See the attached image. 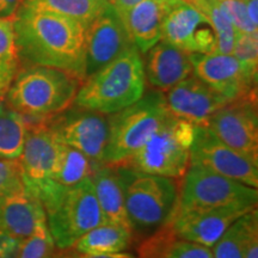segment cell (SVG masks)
<instances>
[{
    "mask_svg": "<svg viewBox=\"0 0 258 258\" xmlns=\"http://www.w3.org/2000/svg\"><path fill=\"white\" fill-rule=\"evenodd\" d=\"M16 46L27 64L55 67L85 79L86 27L76 19L22 4L14 17Z\"/></svg>",
    "mask_w": 258,
    "mask_h": 258,
    "instance_id": "cell-1",
    "label": "cell"
},
{
    "mask_svg": "<svg viewBox=\"0 0 258 258\" xmlns=\"http://www.w3.org/2000/svg\"><path fill=\"white\" fill-rule=\"evenodd\" d=\"M145 90L144 60L132 46L80 83L73 105L111 115L139 101Z\"/></svg>",
    "mask_w": 258,
    "mask_h": 258,
    "instance_id": "cell-2",
    "label": "cell"
},
{
    "mask_svg": "<svg viewBox=\"0 0 258 258\" xmlns=\"http://www.w3.org/2000/svg\"><path fill=\"white\" fill-rule=\"evenodd\" d=\"M80 83L67 71L28 64L19 70L4 99L29 122L43 121L73 105Z\"/></svg>",
    "mask_w": 258,
    "mask_h": 258,
    "instance_id": "cell-3",
    "label": "cell"
},
{
    "mask_svg": "<svg viewBox=\"0 0 258 258\" xmlns=\"http://www.w3.org/2000/svg\"><path fill=\"white\" fill-rule=\"evenodd\" d=\"M124 192V206L134 235L157 231L173 218L178 207L176 179L116 165Z\"/></svg>",
    "mask_w": 258,
    "mask_h": 258,
    "instance_id": "cell-4",
    "label": "cell"
},
{
    "mask_svg": "<svg viewBox=\"0 0 258 258\" xmlns=\"http://www.w3.org/2000/svg\"><path fill=\"white\" fill-rule=\"evenodd\" d=\"M196 125L170 115L137 152L118 165L140 172L182 179L190 165Z\"/></svg>",
    "mask_w": 258,
    "mask_h": 258,
    "instance_id": "cell-5",
    "label": "cell"
},
{
    "mask_svg": "<svg viewBox=\"0 0 258 258\" xmlns=\"http://www.w3.org/2000/svg\"><path fill=\"white\" fill-rule=\"evenodd\" d=\"M170 116L164 92L152 91L127 108L108 115L109 139L106 164L123 163L146 144Z\"/></svg>",
    "mask_w": 258,
    "mask_h": 258,
    "instance_id": "cell-6",
    "label": "cell"
},
{
    "mask_svg": "<svg viewBox=\"0 0 258 258\" xmlns=\"http://www.w3.org/2000/svg\"><path fill=\"white\" fill-rule=\"evenodd\" d=\"M44 211L48 228L60 250L72 247L86 232L105 222L90 178L64 190Z\"/></svg>",
    "mask_w": 258,
    "mask_h": 258,
    "instance_id": "cell-7",
    "label": "cell"
},
{
    "mask_svg": "<svg viewBox=\"0 0 258 258\" xmlns=\"http://www.w3.org/2000/svg\"><path fill=\"white\" fill-rule=\"evenodd\" d=\"M177 211L219 207H257L258 191L238 180L190 164L183 177Z\"/></svg>",
    "mask_w": 258,
    "mask_h": 258,
    "instance_id": "cell-8",
    "label": "cell"
},
{
    "mask_svg": "<svg viewBox=\"0 0 258 258\" xmlns=\"http://www.w3.org/2000/svg\"><path fill=\"white\" fill-rule=\"evenodd\" d=\"M44 122L59 143L80 151L97 164H106L108 115L72 105Z\"/></svg>",
    "mask_w": 258,
    "mask_h": 258,
    "instance_id": "cell-9",
    "label": "cell"
},
{
    "mask_svg": "<svg viewBox=\"0 0 258 258\" xmlns=\"http://www.w3.org/2000/svg\"><path fill=\"white\" fill-rule=\"evenodd\" d=\"M61 143L46 122H29L23 152L18 159L24 189L41 203L50 189V179Z\"/></svg>",
    "mask_w": 258,
    "mask_h": 258,
    "instance_id": "cell-10",
    "label": "cell"
},
{
    "mask_svg": "<svg viewBox=\"0 0 258 258\" xmlns=\"http://www.w3.org/2000/svg\"><path fill=\"white\" fill-rule=\"evenodd\" d=\"M206 127L227 146L258 160L257 91L226 103Z\"/></svg>",
    "mask_w": 258,
    "mask_h": 258,
    "instance_id": "cell-11",
    "label": "cell"
},
{
    "mask_svg": "<svg viewBox=\"0 0 258 258\" xmlns=\"http://www.w3.org/2000/svg\"><path fill=\"white\" fill-rule=\"evenodd\" d=\"M190 164L206 167L252 188L258 186V160L227 146L207 127L196 125Z\"/></svg>",
    "mask_w": 258,
    "mask_h": 258,
    "instance_id": "cell-12",
    "label": "cell"
},
{
    "mask_svg": "<svg viewBox=\"0 0 258 258\" xmlns=\"http://www.w3.org/2000/svg\"><path fill=\"white\" fill-rule=\"evenodd\" d=\"M161 40L189 54H209L215 51L217 32L201 12L178 0L164 19Z\"/></svg>",
    "mask_w": 258,
    "mask_h": 258,
    "instance_id": "cell-13",
    "label": "cell"
},
{
    "mask_svg": "<svg viewBox=\"0 0 258 258\" xmlns=\"http://www.w3.org/2000/svg\"><path fill=\"white\" fill-rule=\"evenodd\" d=\"M192 74L209 86L213 91L234 101L257 91L256 84L241 69L232 54H190Z\"/></svg>",
    "mask_w": 258,
    "mask_h": 258,
    "instance_id": "cell-14",
    "label": "cell"
},
{
    "mask_svg": "<svg viewBox=\"0 0 258 258\" xmlns=\"http://www.w3.org/2000/svg\"><path fill=\"white\" fill-rule=\"evenodd\" d=\"M132 46L134 44L120 16L111 6H108L86 28L85 78Z\"/></svg>",
    "mask_w": 258,
    "mask_h": 258,
    "instance_id": "cell-15",
    "label": "cell"
},
{
    "mask_svg": "<svg viewBox=\"0 0 258 258\" xmlns=\"http://www.w3.org/2000/svg\"><path fill=\"white\" fill-rule=\"evenodd\" d=\"M164 98L170 115L198 127H206L211 116L230 102L194 74L164 92Z\"/></svg>",
    "mask_w": 258,
    "mask_h": 258,
    "instance_id": "cell-16",
    "label": "cell"
},
{
    "mask_svg": "<svg viewBox=\"0 0 258 258\" xmlns=\"http://www.w3.org/2000/svg\"><path fill=\"white\" fill-rule=\"evenodd\" d=\"M254 208L230 206L211 209L176 211L171 222L180 239L211 247L234 221Z\"/></svg>",
    "mask_w": 258,
    "mask_h": 258,
    "instance_id": "cell-17",
    "label": "cell"
},
{
    "mask_svg": "<svg viewBox=\"0 0 258 258\" xmlns=\"http://www.w3.org/2000/svg\"><path fill=\"white\" fill-rule=\"evenodd\" d=\"M145 54L146 82L161 92L167 91L192 74L190 54L165 41L157 42Z\"/></svg>",
    "mask_w": 258,
    "mask_h": 258,
    "instance_id": "cell-18",
    "label": "cell"
},
{
    "mask_svg": "<svg viewBox=\"0 0 258 258\" xmlns=\"http://www.w3.org/2000/svg\"><path fill=\"white\" fill-rule=\"evenodd\" d=\"M178 0H143L127 11L117 14L132 42L140 53L161 40V29L169 10Z\"/></svg>",
    "mask_w": 258,
    "mask_h": 258,
    "instance_id": "cell-19",
    "label": "cell"
},
{
    "mask_svg": "<svg viewBox=\"0 0 258 258\" xmlns=\"http://www.w3.org/2000/svg\"><path fill=\"white\" fill-rule=\"evenodd\" d=\"M44 219L47 217L42 203L24 186L0 202V228L21 240L28 238Z\"/></svg>",
    "mask_w": 258,
    "mask_h": 258,
    "instance_id": "cell-20",
    "label": "cell"
},
{
    "mask_svg": "<svg viewBox=\"0 0 258 258\" xmlns=\"http://www.w3.org/2000/svg\"><path fill=\"white\" fill-rule=\"evenodd\" d=\"M101 164L86 157L76 148L61 144L50 179V189L42 206L44 209L50 207L64 190L89 179L95 169Z\"/></svg>",
    "mask_w": 258,
    "mask_h": 258,
    "instance_id": "cell-21",
    "label": "cell"
},
{
    "mask_svg": "<svg viewBox=\"0 0 258 258\" xmlns=\"http://www.w3.org/2000/svg\"><path fill=\"white\" fill-rule=\"evenodd\" d=\"M90 180L105 222L125 226L132 230L125 212L123 185L117 166L114 164H101L93 171Z\"/></svg>",
    "mask_w": 258,
    "mask_h": 258,
    "instance_id": "cell-22",
    "label": "cell"
},
{
    "mask_svg": "<svg viewBox=\"0 0 258 258\" xmlns=\"http://www.w3.org/2000/svg\"><path fill=\"white\" fill-rule=\"evenodd\" d=\"M133 239V231L129 227L104 222L82 235L72 249L84 254L122 252L128 249Z\"/></svg>",
    "mask_w": 258,
    "mask_h": 258,
    "instance_id": "cell-23",
    "label": "cell"
},
{
    "mask_svg": "<svg viewBox=\"0 0 258 258\" xmlns=\"http://www.w3.org/2000/svg\"><path fill=\"white\" fill-rule=\"evenodd\" d=\"M29 121L23 115L0 102V158L18 160L23 152Z\"/></svg>",
    "mask_w": 258,
    "mask_h": 258,
    "instance_id": "cell-24",
    "label": "cell"
},
{
    "mask_svg": "<svg viewBox=\"0 0 258 258\" xmlns=\"http://www.w3.org/2000/svg\"><path fill=\"white\" fill-rule=\"evenodd\" d=\"M23 4L73 18L86 28L110 6L109 0H24Z\"/></svg>",
    "mask_w": 258,
    "mask_h": 258,
    "instance_id": "cell-25",
    "label": "cell"
},
{
    "mask_svg": "<svg viewBox=\"0 0 258 258\" xmlns=\"http://www.w3.org/2000/svg\"><path fill=\"white\" fill-rule=\"evenodd\" d=\"M21 70L17 46H16L14 18L0 19V102Z\"/></svg>",
    "mask_w": 258,
    "mask_h": 258,
    "instance_id": "cell-26",
    "label": "cell"
},
{
    "mask_svg": "<svg viewBox=\"0 0 258 258\" xmlns=\"http://www.w3.org/2000/svg\"><path fill=\"white\" fill-rule=\"evenodd\" d=\"M195 8L211 22L217 32V47L214 53L232 54L237 30L227 16L222 11L219 0H184Z\"/></svg>",
    "mask_w": 258,
    "mask_h": 258,
    "instance_id": "cell-27",
    "label": "cell"
},
{
    "mask_svg": "<svg viewBox=\"0 0 258 258\" xmlns=\"http://www.w3.org/2000/svg\"><path fill=\"white\" fill-rule=\"evenodd\" d=\"M59 249L54 243L47 219L40 221L32 233L22 240L18 258H55Z\"/></svg>",
    "mask_w": 258,
    "mask_h": 258,
    "instance_id": "cell-28",
    "label": "cell"
},
{
    "mask_svg": "<svg viewBox=\"0 0 258 258\" xmlns=\"http://www.w3.org/2000/svg\"><path fill=\"white\" fill-rule=\"evenodd\" d=\"M247 213L234 221L215 243L213 258H243V240L246 230Z\"/></svg>",
    "mask_w": 258,
    "mask_h": 258,
    "instance_id": "cell-29",
    "label": "cell"
},
{
    "mask_svg": "<svg viewBox=\"0 0 258 258\" xmlns=\"http://www.w3.org/2000/svg\"><path fill=\"white\" fill-rule=\"evenodd\" d=\"M232 55L238 60L252 82L257 83L258 69V34H244L237 31Z\"/></svg>",
    "mask_w": 258,
    "mask_h": 258,
    "instance_id": "cell-30",
    "label": "cell"
},
{
    "mask_svg": "<svg viewBox=\"0 0 258 258\" xmlns=\"http://www.w3.org/2000/svg\"><path fill=\"white\" fill-rule=\"evenodd\" d=\"M225 15L227 16L235 30L244 34H258L257 27L251 23L244 0H219Z\"/></svg>",
    "mask_w": 258,
    "mask_h": 258,
    "instance_id": "cell-31",
    "label": "cell"
},
{
    "mask_svg": "<svg viewBox=\"0 0 258 258\" xmlns=\"http://www.w3.org/2000/svg\"><path fill=\"white\" fill-rule=\"evenodd\" d=\"M23 186L18 160L0 158V202L15 190Z\"/></svg>",
    "mask_w": 258,
    "mask_h": 258,
    "instance_id": "cell-32",
    "label": "cell"
},
{
    "mask_svg": "<svg viewBox=\"0 0 258 258\" xmlns=\"http://www.w3.org/2000/svg\"><path fill=\"white\" fill-rule=\"evenodd\" d=\"M167 258H213V252L205 245L178 238Z\"/></svg>",
    "mask_w": 258,
    "mask_h": 258,
    "instance_id": "cell-33",
    "label": "cell"
},
{
    "mask_svg": "<svg viewBox=\"0 0 258 258\" xmlns=\"http://www.w3.org/2000/svg\"><path fill=\"white\" fill-rule=\"evenodd\" d=\"M243 258H258V214L257 208L247 213L246 230L243 240Z\"/></svg>",
    "mask_w": 258,
    "mask_h": 258,
    "instance_id": "cell-34",
    "label": "cell"
},
{
    "mask_svg": "<svg viewBox=\"0 0 258 258\" xmlns=\"http://www.w3.org/2000/svg\"><path fill=\"white\" fill-rule=\"evenodd\" d=\"M22 240L0 228V258H18Z\"/></svg>",
    "mask_w": 258,
    "mask_h": 258,
    "instance_id": "cell-35",
    "label": "cell"
},
{
    "mask_svg": "<svg viewBox=\"0 0 258 258\" xmlns=\"http://www.w3.org/2000/svg\"><path fill=\"white\" fill-rule=\"evenodd\" d=\"M55 258H135L133 254L124 252L114 253H96V254H84L76 252L72 247L57 251Z\"/></svg>",
    "mask_w": 258,
    "mask_h": 258,
    "instance_id": "cell-36",
    "label": "cell"
},
{
    "mask_svg": "<svg viewBox=\"0 0 258 258\" xmlns=\"http://www.w3.org/2000/svg\"><path fill=\"white\" fill-rule=\"evenodd\" d=\"M24 0H0V19L14 18Z\"/></svg>",
    "mask_w": 258,
    "mask_h": 258,
    "instance_id": "cell-37",
    "label": "cell"
},
{
    "mask_svg": "<svg viewBox=\"0 0 258 258\" xmlns=\"http://www.w3.org/2000/svg\"><path fill=\"white\" fill-rule=\"evenodd\" d=\"M141 2L143 0H109V4L117 14H121V12L127 11V10L133 8V6Z\"/></svg>",
    "mask_w": 258,
    "mask_h": 258,
    "instance_id": "cell-38",
    "label": "cell"
},
{
    "mask_svg": "<svg viewBox=\"0 0 258 258\" xmlns=\"http://www.w3.org/2000/svg\"><path fill=\"white\" fill-rule=\"evenodd\" d=\"M251 23L258 28V0H244Z\"/></svg>",
    "mask_w": 258,
    "mask_h": 258,
    "instance_id": "cell-39",
    "label": "cell"
}]
</instances>
